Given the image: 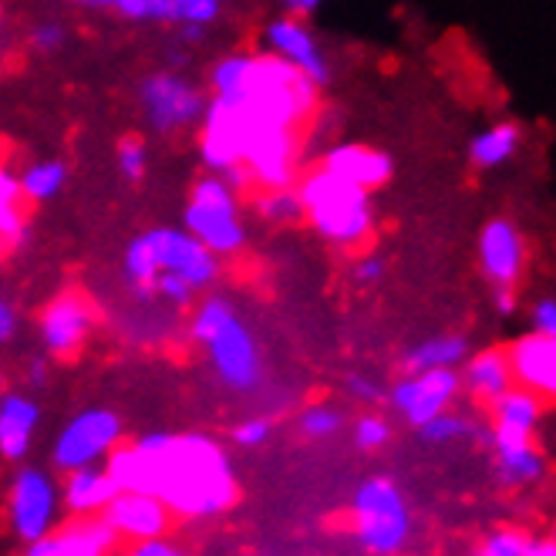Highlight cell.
Listing matches in <instances>:
<instances>
[{"instance_id":"obj_1","label":"cell","mask_w":556,"mask_h":556,"mask_svg":"<svg viewBox=\"0 0 556 556\" xmlns=\"http://www.w3.org/2000/svg\"><path fill=\"white\" fill-rule=\"evenodd\" d=\"M105 469L118 489L152 493L182 519H210L237 503L233 466L210 435L152 432L136 445L118 442Z\"/></svg>"},{"instance_id":"obj_2","label":"cell","mask_w":556,"mask_h":556,"mask_svg":"<svg viewBox=\"0 0 556 556\" xmlns=\"http://www.w3.org/2000/svg\"><path fill=\"white\" fill-rule=\"evenodd\" d=\"M210 88L213 98L237 109L247 139L253 132H267V128L301 132V125L317 105V85L267 51L219 58L210 72Z\"/></svg>"},{"instance_id":"obj_3","label":"cell","mask_w":556,"mask_h":556,"mask_svg":"<svg viewBox=\"0 0 556 556\" xmlns=\"http://www.w3.org/2000/svg\"><path fill=\"white\" fill-rule=\"evenodd\" d=\"M189 331L203 344L216 378L226 388L256 391L264 384V357H260L256 338L230 301H223V298L200 301L192 311Z\"/></svg>"},{"instance_id":"obj_4","label":"cell","mask_w":556,"mask_h":556,"mask_svg":"<svg viewBox=\"0 0 556 556\" xmlns=\"http://www.w3.org/2000/svg\"><path fill=\"white\" fill-rule=\"evenodd\" d=\"M304 219L314 230L338 250H357L365 247L375 233V213H371V192L354 186L324 166L304 176L298 186Z\"/></svg>"},{"instance_id":"obj_5","label":"cell","mask_w":556,"mask_h":556,"mask_svg":"<svg viewBox=\"0 0 556 556\" xmlns=\"http://www.w3.org/2000/svg\"><path fill=\"white\" fill-rule=\"evenodd\" d=\"M182 230L192 233L216 256L240 253L247 243V223L240 213V189L219 173L203 176L189 192V203L182 213Z\"/></svg>"},{"instance_id":"obj_6","label":"cell","mask_w":556,"mask_h":556,"mask_svg":"<svg viewBox=\"0 0 556 556\" xmlns=\"http://www.w3.org/2000/svg\"><path fill=\"white\" fill-rule=\"evenodd\" d=\"M351 522H354L357 543L375 556L402 553L412 536L408 503L402 496V489L384 476H375L357 485L354 503H351Z\"/></svg>"},{"instance_id":"obj_7","label":"cell","mask_w":556,"mask_h":556,"mask_svg":"<svg viewBox=\"0 0 556 556\" xmlns=\"http://www.w3.org/2000/svg\"><path fill=\"white\" fill-rule=\"evenodd\" d=\"M118 442H122V418L109 408H85L58 432L51 463L58 472L102 466Z\"/></svg>"},{"instance_id":"obj_8","label":"cell","mask_w":556,"mask_h":556,"mask_svg":"<svg viewBox=\"0 0 556 556\" xmlns=\"http://www.w3.org/2000/svg\"><path fill=\"white\" fill-rule=\"evenodd\" d=\"M139 102L155 132H182L189 125H200L206 112V94L200 85H192L189 78L176 72H155L142 81Z\"/></svg>"},{"instance_id":"obj_9","label":"cell","mask_w":556,"mask_h":556,"mask_svg":"<svg viewBox=\"0 0 556 556\" xmlns=\"http://www.w3.org/2000/svg\"><path fill=\"white\" fill-rule=\"evenodd\" d=\"M61 516V485L45 469H21L8 489V519L11 530L35 543L58 527Z\"/></svg>"},{"instance_id":"obj_10","label":"cell","mask_w":556,"mask_h":556,"mask_svg":"<svg viewBox=\"0 0 556 556\" xmlns=\"http://www.w3.org/2000/svg\"><path fill=\"white\" fill-rule=\"evenodd\" d=\"M142 237L159 274L182 277L192 290H210L216 283L219 256L210 253L192 233L176 230V226H159V230H149Z\"/></svg>"},{"instance_id":"obj_11","label":"cell","mask_w":556,"mask_h":556,"mask_svg":"<svg viewBox=\"0 0 556 556\" xmlns=\"http://www.w3.org/2000/svg\"><path fill=\"white\" fill-rule=\"evenodd\" d=\"M459 391H463V378L455 368L408 371V378H402L395 388H391V405H395V412L408 425L421 429L429 418L452 408V402H455Z\"/></svg>"},{"instance_id":"obj_12","label":"cell","mask_w":556,"mask_h":556,"mask_svg":"<svg viewBox=\"0 0 556 556\" xmlns=\"http://www.w3.org/2000/svg\"><path fill=\"white\" fill-rule=\"evenodd\" d=\"M98 324L94 304L81 290H64L41 314V341L54 357H72L85 348Z\"/></svg>"},{"instance_id":"obj_13","label":"cell","mask_w":556,"mask_h":556,"mask_svg":"<svg viewBox=\"0 0 556 556\" xmlns=\"http://www.w3.org/2000/svg\"><path fill=\"white\" fill-rule=\"evenodd\" d=\"M264 51L287 61L290 68H298L317 88L331 81V64H327V54L317 45V38L311 35V27L301 24V17L287 14V17L270 21L264 27Z\"/></svg>"},{"instance_id":"obj_14","label":"cell","mask_w":556,"mask_h":556,"mask_svg":"<svg viewBox=\"0 0 556 556\" xmlns=\"http://www.w3.org/2000/svg\"><path fill=\"white\" fill-rule=\"evenodd\" d=\"M479 267L493 287H516L527 267V240L519 226L506 216H496L482 226L479 233Z\"/></svg>"},{"instance_id":"obj_15","label":"cell","mask_w":556,"mask_h":556,"mask_svg":"<svg viewBox=\"0 0 556 556\" xmlns=\"http://www.w3.org/2000/svg\"><path fill=\"white\" fill-rule=\"evenodd\" d=\"M102 519L109 522V530L118 540L128 543H142V540H155L166 536L173 513L152 493H132V489H118L115 500L102 509Z\"/></svg>"},{"instance_id":"obj_16","label":"cell","mask_w":556,"mask_h":556,"mask_svg":"<svg viewBox=\"0 0 556 556\" xmlns=\"http://www.w3.org/2000/svg\"><path fill=\"white\" fill-rule=\"evenodd\" d=\"M118 536L102 516H75L64 527H54L41 540L27 543V556H112Z\"/></svg>"},{"instance_id":"obj_17","label":"cell","mask_w":556,"mask_h":556,"mask_svg":"<svg viewBox=\"0 0 556 556\" xmlns=\"http://www.w3.org/2000/svg\"><path fill=\"white\" fill-rule=\"evenodd\" d=\"M506 362L513 371V384L533 391L540 399H553L556 391V338L549 334H522L509 351Z\"/></svg>"},{"instance_id":"obj_18","label":"cell","mask_w":556,"mask_h":556,"mask_svg":"<svg viewBox=\"0 0 556 556\" xmlns=\"http://www.w3.org/2000/svg\"><path fill=\"white\" fill-rule=\"evenodd\" d=\"M489 408H493V432H489L493 448L530 442L543 421V399L519 384L503 391Z\"/></svg>"},{"instance_id":"obj_19","label":"cell","mask_w":556,"mask_h":556,"mask_svg":"<svg viewBox=\"0 0 556 556\" xmlns=\"http://www.w3.org/2000/svg\"><path fill=\"white\" fill-rule=\"evenodd\" d=\"M324 169L334 173L354 186L362 189H381L395 166H391V155L375 149V146H362V142H341V146H331L324 152Z\"/></svg>"},{"instance_id":"obj_20","label":"cell","mask_w":556,"mask_h":556,"mask_svg":"<svg viewBox=\"0 0 556 556\" xmlns=\"http://www.w3.org/2000/svg\"><path fill=\"white\" fill-rule=\"evenodd\" d=\"M118 485L105 466H85L64 472L61 482V506L72 516H102V509L115 500Z\"/></svg>"},{"instance_id":"obj_21","label":"cell","mask_w":556,"mask_h":556,"mask_svg":"<svg viewBox=\"0 0 556 556\" xmlns=\"http://www.w3.org/2000/svg\"><path fill=\"white\" fill-rule=\"evenodd\" d=\"M38 421H41V412L35 399L17 395V391L0 395V459L21 463L30 442H35Z\"/></svg>"},{"instance_id":"obj_22","label":"cell","mask_w":556,"mask_h":556,"mask_svg":"<svg viewBox=\"0 0 556 556\" xmlns=\"http://www.w3.org/2000/svg\"><path fill=\"white\" fill-rule=\"evenodd\" d=\"M459 378H463V388L482 405H493L503 391L513 388V371H509V362H506V351H496V348L472 354L466 362V371Z\"/></svg>"},{"instance_id":"obj_23","label":"cell","mask_w":556,"mask_h":556,"mask_svg":"<svg viewBox=\"0 0 556 556\" xmlns=\"http://www.w3.org/2000/svg\"><path fill=\"white\" fill-rule=\"evenodd\" d=\"M519 125L513 122H496L482 128V132L469 142V159L476 169H500L516 155L519 149Z\"/></svg>"},{"instance_id":"obj_24","label":"cell","mask_w":556,"mask_h":556,"mask_svg":"<svg viewBox=\"0 0 556 556\" xmlns=\"http://www.w3.org/2000/svg\"><path fill=\"white\" fill-rule=\"evenodd\" d=\"M466 362V338L459 334H435L425 338L405 354L408 371H432V368H459Z\"/></svg>"},{"instance_id":"obj_25","label":"cell","mask_w":556,"mask_h":556,"mask_svg":"<svg viewBox=\"0 0 556 556\" xmlns=\"http://www.w3.org/2000/svg\"><path fill=\"white\" fill-rule=\"evenodd\" d=\"M496 466H500V479L506 485H533L546 472V455L530 439V442H519V445L496 448Z\"/></svg>"},{"instance_id":"obj_26","label":"cell","mask_w":556,"mask_h":556,"mask_svg":"<svg viewBox=\"0 0 556 556\" xmlns=\"http://www.w3.org/2000/svg\"><path fill=\"white\" fill-rule=\"evenodd\" d=\"M21 186H17V176L0 162V243L8 247H17L27 240V219L21 213Z\"/></svg>"},{"instance_id":"obj_27","label":"cell","mask_w":556,"mask_h":556,"mask_svg":"<svg viewBox=\"0 0 556 556\" xmlns=\"http://www.w3.org/2000/svg\"><path fill=\"white\" fill-rule=\"evenodd\" d=\"M253 213L274 223V226H293L304 219V203H301V192L298 186H270V189H260L256 200H253Z\"/></svg>"},{"instance_id":"obj_28","label":"cell","mask_w":556,"mask_h":556,"mask_svg":"<svg viewBox=\"0 0 556 556\" xmlns=\"http://www.w3.org/2000/svg\"><path fill=\"white\" fill-rule=\"evenodd\" d=\"M64 182H68V169H64V162H58V159L35 162V166H27L17 176L21 195H24V200H30V203L54 200V195L64 189Z\"/></svg>"},{"instance_id":"obj_29","label":"cell","mask_w":556,"mask_h":556,"mask_svg":"<svg viewBox=\"0 0 556 556\" xmlns=\"http://www.w3.org/2000/svg\"><path fill=\"white\" fill-rule=\"evenodd\" d=\"M223 11V0H166V21L179 27H210Z\"/></svg>"},{"instance_id":"obj_30","label":"cell","mask_w":556,"mask_h":556,"mask_svg":"<svg viewBox=\"0 0 556 556\" xmlns=\"http://www.w3.org/2000/svg\"><path fill=\"white\" fill-rule=\"evenodd\" d=\"M418 432H421L425 442H432V445H448V442H455V439L472 435V421L463 418V415H455L452 408H445L442 415H435V418L425 421Z\"/></svg>"},{"instance_id":"obj_31","label":"cell","mask_w":556,"mask_h":556,"mask_svg":"<svg viewBox=\"0 0 556 556\" xmlns=\"http://www.w3.org/2000/svg\"><path fill=\"white\" fill-rule=\"evenodd\" d=\"M301 432L307 439H331L341 432V425H344V415L331 405H311L301 412Z\"/></svg>"},{"instance_id":"obj_32","label":"cell","mask_w":556,"mask_h":556,"mask_svg":"<svg viewBox=\"0 0 556 556\" xmlns=\"http://www.w3.org/2000/svg\"><path fill=\"white\" fill-rule=\"evenodd\" d=\"M115 162H118V173L128 179V182H142L146 179V169H149V149L142 139L128 136L118 142V152H115Z\"/></svg>"},{"instance_id":"obj_33","label":"cell","mask_w":556,"mask_h":556,"mask_svg":"<svg viewBox=\"0 0 556 556\" xmlns=\"http://www.w3.org/2000/svg\"><path fill=\"white\" fill-rule=\"evenodd\" d=\"M530 540L522 530H496L493 536H485L482 546L476 549V556H527Z\"/></svg>"},{"instance_id":"obj_34","label":"cell","mask_w":556,"mask_h":556,"mask_svg":"<svg viewBox=\"0 0 556 556\" xmlns=\"http://www.w3.org/2000/svg\"><path fill=\"white\" fill-rule=\"evenodd\" d=\"M391 439V429H388V421L381 415H362L354 421V442L357 448H365V452H375V448H384Z\"/></svg>"},{"instance_id":"obj_35","label":"cell","mask_w":556,"mask_h":556,"mask_svg":"<svg viewBox=\"0 0 556 556\" xmlns=\"http://www.w3.org/2000/svg\"><path fill=\"white\" fill-rule=\"evenodd\" d=\"M112 8L128 21H166V0H112Z\"/></svg>"},{"instance_id":"obj_36","label":"cell","mask_w":556,"mask_h":556,"mask_svg":"<svg viewBox=\"0 0 556 556\" xmlns=\"http://www.w3.org/2000/svg\"><path fill=\"white\" fill-rule=\"evenodd\" d=\"M270 439V421L267 418H247L237 425V432H233V442L240 448H260Z\"/></svg>"},{"instance_id":"obj_37","label":"cell","mask_w":556,"mask_h":556,"mask_svg":"<svg viewBox=\"0 0 556 556\" xmlns=\"http://www.w3.org/2000/svg\"><path fill=\"white\" fill-rule=\"evenodd\" d=\"M384 277V264L378 256H362L357 264L351 267V280L357 283V287H375L378 280Z\"/></svg>"},{"instance_id":"obj_38","label":"cell","mask_w":556,"mask_h":556,"mask_svg":"<svg viewBox=\"0 0 556 556\" xmlns=\"http://www.w3.org/2000/svg\"><path fill=\"white\" fill-rule=\"evenodd\" d=\"M533 331L556 338V301L553 298H540L533 304Z\"/></svg>"},{"instance_id":"obj_39","label":"cell","mask_w":556,"mask_h":556,"mask_svg":"<svg viewBox=\"0 0 556 556\" xmlns=\"http://www.w3.org/2000/svg\"><path fill=\"white\" fill-rule=\"evenodd\" d=\"M30 41H35V48L45 51V54H48V51H58V48L64 45V27L45 21V24L35 27V35H30Z\"/></svg>"},{"instance_id":"obj_40","label":"cell","mask_w":556,"mask_h":556,"mask_svg":"<svg viewBox=\"0 0 556 556\" xmlns=\"http://www.w3.org/2000/svg\"><path fill=\"white\" fill-rule=\"evenodd\" d=\"M125 556H186L176 543H169L166 536H155V540H142V543H132Z\"/></svg>"},{"instance_id":"obj_41","label":"cell","mask_w":556,"mask_h":556,"mask_svg":"<svg viewBox=\"0 0 556 556\" xmlns=\"http://www.w3.org/2000/svg\"><path fill=\"white\" fill-rule=\"evenodd\" d=\"M348 388H351V395H354V399H362V402H378V399H381V388H378L375 381L362 378V375H351V378H348Z\"/></svg>"},{"instance_id":"obj_42","label":"cell","mask_w":556,"mask_h":556,"mask_svg":"<svg viewBox=\"0 0 556 556\" xmlns=\"http://www.w3.org/2000/svg\"><path fill=\"white\" fill-rule=\"evenodd\" d=\"M14 331H17V314L4 298H0V344H8L14 338Z\"/></svg>"},{"instance_id":"obj_43","label":"cell","mask_w":556,"mask_h":556,"mask_svg":"<svg viewBox=\"0 0 556 556\" xmlns=\"http://www.w3.org/2000/svg\"><path fill=\"white\" fill-rule=\"evenodd\" d=\"M280 4L287 8V14H293V17H304V14H314L324 0H280Z\"/></svg>"},{"instance_id":"obj_44","label":"cell","mask_w":556,"mask_h":556,"mask_svg":"<svg viewBox=\"0 0 556 556\" xmlns=\"http://www.w3.org/2000/svg\"><path fill=\"white\" fill-rule=\"evenodd\" d=\"M527 556H556V540H553V536L530 540V549H527Z\"/></svg>"},{"instance_id":"obj_45","label":"cell","mask_w":556,"mask_h":556,"mask_svg":"<svg viewBox=\"0 0 556 556\" xmlns=\"http://www.w3.org/2000/svg\"><path fill=\"white\" fill-rule=\"evenodd\" d=\"M496 307H500V314H513L516 311V298H513L509 287H496Z\"/></svg>"},{"instance_id":"obj_46","label":"cell","mask_w":556,"mask_h":556,"mask_svg":"<svg viewBox=\"0 0 556 556\" xmlns=\"http://www.w3.org/2000/svg\"><path fill=\"white\" fill-rule=\"evenodd\" d=\"M78 8H88V11H109L112 0H75Z\"/></svg>"},{"instance_id":"obj_47","label":"cell","mask_w":556,"mask_h":556,"mask_svg":"<svg viewBox=\"0 0 556 556\" xmlns=\"http://www.w3.org/2000/svg\"><path fill=\"white\" fill-rule=\"evenodd\" d=\"M30 381L45 384V362H35V368H30Z\"/></svg>"},{"instance_id":"obj_48","label":"cell","mask_w":556,"mask_h":556,"mask_svg":"<svg viewBox=\"0 0 556 556\" xmlns=\"http://www.w3.org/2000/svg\"><path fill=\"white\" fill-rule=\"evenodd\" d=\"M0 395H4V375H0Z\"/></svg>"}]
</instances>
